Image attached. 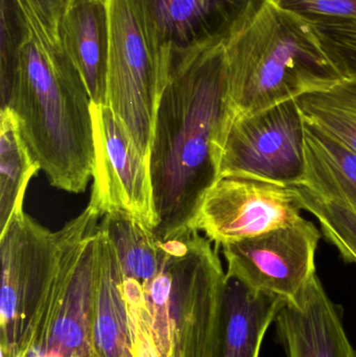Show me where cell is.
Instances as JSON below:
<instances>
[{
	"label": "cell",
	"instance_id": "6da1fadb",
	"mask_svg": "<svg viewBox=\"0 0 356 357\" xmlns=\"http://www.w3.org/2000/svg\"><path fill=\"white\" fill-rule=\"evenodd\" d=\"M229 117L225 42L171 50L150 155L159 238L194 231L201 202L219 180Z\"/></svg>",
	"mask_w": 356,
	"mask_h": 357
},
{
	"label": "cell",
	"instance_id": "7a4b0ae2",
	"mask_svg": "<svg viewBox=\"0 0 356 357\" xmlns=\"http://www.w3.org/2000/svg\"><path fill=\"white\" fill-rule=\"evenodd\" d=\"M12 1L20 36L8 108L50 184L83 192L95 161L91 98L35 0Z\"/></svg>",
	"mask_w": 356,
	"mask_h": 357
},
{
	"label": "cell",
	"instance_id": "3957f363",
	"mask_svg": "<svg viewBox=\"0 0 356 357\" xmlns=\"http://www.w3.org/2000/svg\"><path fill=\"white\" fill-rule=\"evenodd\" d=\"M230 116L252 114L345 79L311 23L263 0L225 41Z\"/></svg>",
	"mask_w": 356,
	"mask_h": 357
},
{
	"label": "cell",
	"instance_id": "277c9868",
	"mask_svg": "<svg viewBox=\"0 0 356 357\" xmlns=\"http://www.w3.org/2000/svg\"><path fill=\"white\" fill-rule=\"evenodd\" d=\"M225 277L217 248L198 231L161 238L156 268L146 278L135 280L150 312L160 357H208Z\"/></svg>",
	"mask_w": 356,
	"mask_h": 357
},
{
	"label": "cell",
	"instance_id": "5b68a950",
	"mask_svg": "<svg viewBox=\"0 0 356 357\" xmlns=\"http://www.w3.org/2000/svg\"><path fill=\"white\" fill-rule=\"evenodd\" d=\"M109 54L106 105L150 161L155 123L169 79L171 48L138 0H106Z\"/></svg>",
	"mask_w": 356,
	"mask_h": 357
},
{
	"label": "cell",
	"instance_id": "8992f818",
	"mask_svg": "<svg viewBox=\"0 0 356 357\" xmlns=\"http://www.w3.org/2000/svg\"><path fill=\"white\" fill-rule=\"evenodd\" d=\"M100 213L79 215L56 277L40 302L17 357H91V320Z\"/></svg>",
	"mask_w": 356,
	"mask_h": 357
},
{
	"label": "cell",
	"instance_id": "52a82bcc",
	"mask_svg": "<svg viewBox=\"0 0 356 357\" xmlns=\"http://www.w3.org/2000/svg\"><path fill=\"white\" fill-rule=\"evenodd\" d=\"M79 216L56 232L17 212L0 232L2 357H17L29 323L56 277Z\"/></svg>",
	"mask_w": 356,
	"mask_h": 357
},
{
	"label": "cell",
	"instance_id": "ba28073f",
	"mask_svg": "<svg viewBox=\"0 0 356 357\" xmlns=\"http://www.w3.org/2000/svg\"><path fill=\"white\" fill-rule=\"evenodd\" d=\"M305 171V121L296 100L228 119L219 178H256L299 186Z\"/></svg>",
	"mask_w": 356,
	"mask_h": 357
},
{
	"label": "cell",
	"instance_id": "9c48e42d",
	"mask_svg": "<svg viewBox=\"0 0 356 357\" xmlns=\"http://www.w3.org/2000/svg\"><path fill=\"white\" fill-rule=\"evenodd\" d=\"M94 161L91 206L100 216L125 213L154 231L158 226L150 161L107 105L92 104Z\"/></svg>",
	"mask_w": 356,
	"mask_h": 357
},
{
	"label": "cell",
	"instance_id": "30bf717a",
	"mask_svg": "<svg viewBox=\"0 0 356 357\" xmlns=\"http://www.w3.org/2000/svg\"><path fill=\"white\" fill-rule=\"evenodd\" d=\"M302 210L295 187L221 178L203 197L192 229L222 247L293 224L302 218Z\"/></svg>",
	"mask_w": 356,
	"mask_h": 357
},
{
	"label": "cell",
	"instance_id": "8fae6325",
	"mask_svg": "<svg viewBox=\"0 0 356 357\" xmlns=\"http://www.w3.org/2000/svg\"><path fill=\"white\" fill-rule=\"evenodd\" d=\"M321 231L311 220L297 222L222 245L227 274L284 302L294 299L316 273Z\"/></svg>",
	"mask_w": 356,
	"mask_h": 357
},
{
	"label": "cell",
	"instance_id": "7c38bea8",
	"mask_svg": "<svg viewBox=\"0 0 356 357\" xmlns=\"http://www.w3.org/2000/svg\"><path fill=\"white\" fill-rule=\"evenodd\" d=\"M171 50L225 42L242 29L263 0H138Z\"/></svg>",
	"mask_w": 356,
	"mask_h": 357
},
{
	"label": "cell",
	"instance_id": "4fadbf2b",
	"mask_svg": "<svg viewBox=\"0 0 356 357\" xmlns=\"http://www.w3.org/2000/svg\"><path fill=\"white\" fill-rule=\"evenodd\" d=\"M286 357H356L339 308L317 274L275 320Z\"/></svg>",
	"mask_w": 356,
	"mask_h": 357
},
{
	"label": "cell",
	"instance_id": "5bb4252c",
	"mask_svg": "<svg viewBox=\"0 0 356 357\" xmlns=\"http://www.w3.org/2000/svg\"><path fill=\"white\" fill-rule=\"evenodd\" d=\"M284 303L226 273L219 325L208 357H259L265 333Z\"/></svg>",
	"mask_w": 356,
	"mask_h": 357
},
{
	"label": "cell",
	"instance_id": "9a60e30c",
	"mask_svg": "<svg viewBox=\"0 0 356 357\" xmlns=\"http://www.w3.org/2000/svg\"><path fill=\"white\" fill-rule=\"evenodd\" d=\"M98 262L91 320V357H134L123 273L108 235L98 232Z\"/></svg>",
	"mask_w": 356,
	"mask_h": 357
},
{
	"label": "cell",
	"instance_id": "2e32d148",
	"mask_svg": "<svg viewBox=\"0 0 356 357\" xmlns=\"http://www.w3.org/2000/svg\"><path fill=\"white\" fill-rule=\"evenodd\" d=\"M61 44L81 75L92 104L106 105L109 19L106 0H69Z\"/></svg>",
	"mask_w": 356,
	"mask_h": 357
},
{
	"label": "cell",
	"instance_id": "e0dca14e",
	"mask_svg": "<svg viewBox=\"0 0 356 357\" xmlns=\"http://www.w3.org/2000/svg\"><path fill=\"white\" fill-rule=\"evenodd\" d=\"M305 121V171L299 186L356 213V152Z\"/></svg>",
	"mask_w": 356,
	"mask_h": 357
},
{
	"label": "cell",
	"instance_id": "ac0fdd59",
	"mask_svg": "<svg viewBox=\"0 0 356 357\" xmlns=\"http://www.w3.org/2000/svg\"><path fill=\"white\" fill-rule=\"evenodd\" d=\"M41 171L21 135L16 115L10 108L0 113V232L12 216L23 211L29 181Z\"/></svg>",
	"mask_w": 356,
	"mask_h": 357
},
{
	"label": "cell",
	"instance_id": "d6986e66",
	"mask_svg": "<svg viewBox=\"0 0 356 357\" xmlns=\"http://www.w3.org/2000/svg\"><path fill=\"white\" fill-rule=\"evenodd\" d=\"M307 121L315 123L356 152V77L296 98Z\"/></svg>",
	"mask_w": 356,
	"mask_h": 357
},
{
	"label": "cell",
	"instance_id": "ffe728a7",
	"mask_svg": "<svg viewBox=\"0 0 356 357\" xmlns=\"http://www.w3.org/2000/svg\"><path fill=\"white\" fill-rule=\"evenodd\" d=\"M294 187L303 210L317 218L325 238L339 250L345 261L356 264V213L324 201L305 187Z\"/></svg>",
	"mask_w": 356,
	"mask_h": 357
},
{
	"label": "cell",
	"instance_id": "44dd1931",
	"mask_svg": "<svg viewBox=\"0 0 356 357\" xmlns=\"http://www.w3.org/2000/svg\"><path fill=\"white\" fill-rule=\"evenodd\" d=\"M311 24L328 56L342 75L345 77H356V23L311 22Z\"/></svg>",
	"mask_w": 356,
	"mask_h": 357
},
{
	"label": "cell",
	"instance_id": "7402d4cb",
	"mask_svg": "<svg viewBox=\"0 0 356 357\" xmlns=\"http://www.w3.org/2000/svg\"><path fill=\"white\" fill-rule=\"evenodd\" d=\"M123 280L131 319L134 357H160L153 335L150 312L144 302L141 287L135 280L127 278L123 274Z\"/></svg>",
	"mask_w": 356,
	"mask_h": 357
},
{
	"label": "cell",
	"instance_id": "603a6c76",
	"mask_svg": "<svg viewBox=\"0 0 356 357\" xmlns=\"http://www.w3.org/2000/svg\"><path fill=\"white\" fill-rule=\"evenodd\" d=\"M18 17L12 0H1V54H0V96L1 110L10 102L18 50Z\"/></svg>",
	"mask_w": 356,
	"mask_h": 357
},
{
	"label": "cell",
	"instance_id": "cb8c5ba5",
	"mask_svg": "<svg viewBox=\"0 0 356 357\" xmlns=\"http://www.w3.org/2000/svg\"><path fill=\"white\" fill-rule=\"evenodd\" d=\"M307 22L356 23V0H272Z\"/></svg>",
	"mask_w": 356,
	"mask_h": 357
},
{
	"label": "cell",
	"instance_id": "d4e9b609",
	"mask_svg": "<svg viewBox=\"0 0 356 357\" xmlns=\"http://www.w3.org/2000/svg\"><path fill=\"white\" fill-rule=\"evenodd\" d=\"M49 26L60 36V23L69 0H35Z\"/></svg>",
	"mask_w": 356,
	"mask_h": 357
},
{
	"label": "cell",
	"instance_id": "484cf974",
	"mask_svg": "<svg viewBox=\"0 0 356 357\" xmlns=\"http://www.w3.org/2000/svg\"></svg>",
	"mask_w": 356,
	"mask_h": 357
}]
</instances>
